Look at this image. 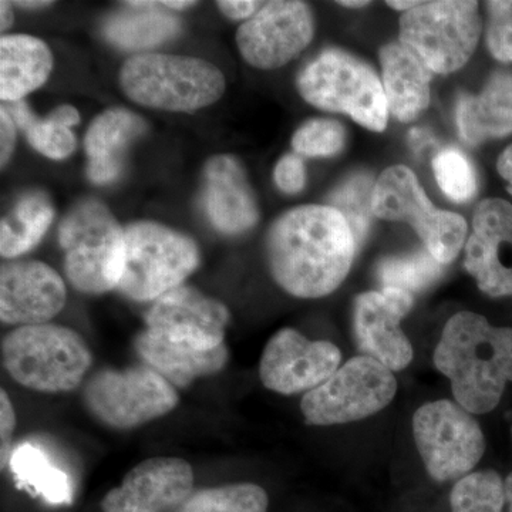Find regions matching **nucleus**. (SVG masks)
<instances>
[{"label":"nucleus","instance_id":"f257e3e1","mask_svg":"<svg viewBox=\"0 0 512 512\" xmlns=\"http://www.w3.org/2000/svg\"><path fill=\"white\" fill-rule=\"evenodd\" d=\"M357 251L348 221L329 205H303L276 220L266 238L269 271L296 298L329 295L345 281Z\"/></svg>","mask_w":512,"mask_h":512},{"label":"nucleus","instance_id":"f03ea898","mask_svg":"<svg viewBox=\"0 0 512 512\" xmlns=\"http://www.w3.org/2000/svg\"><path fill=\"white\" fill-rule=\"evenodd\" d=\"M434 365L464 410L491 412L512 380V328L493 326L478 313H457L443 330Z\"/></svg>","mask_w":512,"mask_h":512},{"label":"nucleus","instance_id":"7ed1b4c3","mask_svg":"<svg viewBox=\"0 0 512 512\" xmlns=\"http://www.w3.org/2000/svg\"><path fill=\"white\" fill-rule=\"evenodd\" d=\"M59 242L64 274L77 291L101 295L117 289L126 268V229L103 202H77L60 222Z\"/></svg>","mask_w":512,"mask_h":512},{"label":"nucleus","instance_id":"20e7f679","mask_svg":"<svg viewBox=\"0 0 512 512\" xmlns=\"http://www.w3.org/2000/svg\"><path fill=\"white\" fill-rule=\"evenodd\" d=\"M120 87L140 106L194 113L221 99L225 76L215 64L198 57L141 53L121 67Z\"/></svg>","mask_w":512,"mask_h":512},{"label":"nucleus","instance_id":"39448f33","mask_svg":"<svg viewBox=\"0 0 512 512\" xmlns=\"http://www.w3.org/2000/svg\"><path fill=\"white\" fill-rule=\"evenodd\" d=\"M2 363L20 386L42 393L72 392L93 365L89 346L66 326H20L2 339Z\"/></svg>","mask_w":512,"mask_h":512},{"label":"nucleus","instance_id":"423d86ee","mask_svg":"<svg viewBox=\"0 0 512 512\" xmlns=\"http://www.w3.org/2000/svg\"><path fill=\"white\" fill-rule=\"evenodd\" d=\"M127 261L116 291L134 302H154L184 285L200 265V249L183 232L138 221L126 228Z\"/></svg>","mask_w":512,"mask_h":512},{"label":"nucleus","instance_id":"0eeeda50","mask_svg":"<svg viewBox=\"0 0 512 512\" xmlns=\"http://www.w3.org/2000/svg\"><path fill=\"white\" fill-rule=\"evenodd\" d=\"M299 93L319 109L349 114L373 131L387 126L389 107L375 70L338 49L320 53L299 74Z\"/></svg>","mask_w":512,"mask_h":512},{"label":"nucleus","instance_id":"6e6552de","mask_svg":"<svg viewBox=\"0 0 512 512\" xmlns=\"http://www.w3.org/2000/svg\"><path fill=\"white\" fill-rule=\"evenodd\" d=\"M480 35L477 2H421L400 19V43L433 73L461 69L473 56Z\"/></svg>","mask_w":512,"mask_h":512},{"label":"nucleus","instance_id":"1a4fd4ad","mask_svg":"<svg viewBox=\"0 0 512 512\" xmlns=\"http://www.w3.org/2000/svg\"><path fill=\"white\" fill-rule=\"evenodd\" d=\"M84 406L111 429L128 430L173 412L180 402L177 389L146 365L101 369L83 390Z\"/></svg>","mask_w":512,"mask_h":512},{"label":"nucleus","instance_id":"9d476101","mask_svg":"<svg viewBox=\"0 0 512 512\" xmlns=\"http://www.w3.org/2000/svg\"><path fill=\"white\" fill-rule=\"evenodd\" d=\"M373 214L382 220L409 222L427 251L444 265L456 259L466 241V220L434 208L416 175L403 165L380 175L373 192Z\"/></svg>","mask_w":512,"mask_h":512},{"label":"nucleus","instance_id":"9b49d317","mask_svg":"<svg viewBox=\"0 0 512 512\" xmlns=\"http://www.w3.org/2000/svg\"><path fill=\"white\" fill-rule=\"evenodd\" d=\"M396 390L392 370L362 355L350 359L325 383L306 393L301 409L311 426L352 423L383 410Z\"/></svg>","mask_w":512,"mask_h":512},{"label":"nucleus","instance_id":"f8f14e48","mask_svg":"<svg viewBox=\"0 0 512 512\" xmlns=\"http://www.w3.org/2000/svg\"><path fill=\"white\" fill-rule=\"evenodd\" d=\"M413 433L427 473L436 481L466 477L484 454L477 421L450 400L421 406L414 414Z\"/></svg>","mask_w":512,"mask_h":512},{"label":"nucleus","instance_id":"ddd939ff","mask_svg":"<svg viewBox=\"0 0 512 512\" xmlns=\"http://www.w3.org/2000/svg\"><path fill=\"white\" fill-rule=\"evenodd\" d=\"M229 318L224 303L181 285L153 302L144 316V330L173 348L211 352L225 345Z\"/></svg>","mask_w":512,"mask_h":512},{"label":"nucleus","instance_id":"4468645a","mask_svg":"<svg viewBox=\"0 0 512 512\" xmlns=\"http://www.w3.org/2000/svg\"><path fill=\"white\" fill-rule=\"evenodd\" d=\"M315 33L312 10L295 0H275L242 23L237 46L249 66L274 70L285 66L312 42Z\"/></svg>","mask_w":512,"mask_h":512},{"label":"nucleus","instance_id":"2eb2a0df","mask_svg":"<svg viewBox=\"0 0 512 512\" xmlns=\"http://www.w3.org/2000/svg\"><path fill=\"white\" fill-rule=\"evenodd\" d=\"M340 350L325 340L306 339L295 329H282L265 346L259 377L266 389L281 394L311 392L339 369Z\"/></svg>","mask_w":512,"mask_h":512},{"label":"nucleus","instance_id":"dca6fc26","mask_svg":"<svg viewBox=\"0 0 512 512\" xmlns=\"http://www.w3.org/2000/svg\"><path fill=\"white\" fill-rule=\"evenodd\" d=\"M413 295L400 289L366 292L355 301V335L363 356L372 357L392 372L406 369L413 348L400 323L413 308Z\"/></svg>","mask_w":512,"mask_h":512},{"label":"nucleus","instance_id":"f3484780","mask_svg":"<svg viewBox=\"0 0 512 512\" xmlns=\"http://www.w3.org/2000/svg\"><path fill=\"white\" fill-rule=\"evenodd\" d=\"M194 493V471L183 458L154 457L128 471L101 503L103 512H170Z\"/></svg>","mask_w":512,"mask_h":512},{"label":"nucleus","instance_id":"a211bd4d","mask_svg":"<svg viewBox=\"0 0 512 512\" xmlns=\"http://www.w3.org/2000/svg\"><path fill=\"white\" fill-rule=\"evenodd\" d=\"M466 269L493 298L512 296V205L501 198L478 204L466 245Z\"/></svg>","mask_w":512,"mask_h":512},{"label":"nucleus","instance_id":"6ab92c4d","mask_svg":"<svg viewBox=\"0 0 512 512\" xmlns=\"http://www.w3.org/2000/svg\"><path fill=\"white\" fill-rule=\"evenodd\" d=\"M66 285L52 266L10 261L0 269V319L5 325L49 323L66 305Z\"/></svg>","mask_w":512,"mask_h":512},{"label":"nucleus","instance_id":"aec40b11","mask_svg":"<svg viewBox=\"0 0 512 512\" xmlns=\"http://www.w3.org/2000/svg\"><path fill=\"white\" fill-rule=\"evenodd\" d=\"M202 205L212 227L221 234L238 235L255 227L258 205L237 158L221 154L205 164Z\"/></svg>","mask_w":512,"mask_h":512},{"label":"nucleus","instance_id":"412c9836","mask_svg":"<svg viewBox=\"0 0 512 512\" xmlns=\"http://www.w3.org/2000/svg\"><path fill=\"white\" fill-rule=\"evenodd\" d=\"M146 130V121L123 107H114L100 113L84 137L89 180L94 184H110L119 180L128 148Z\"/></svg>","mask_w":512,"mask_h":512},{"label":"nucleus","instance_id":"4be33fe9","mask_svg":"<svg viewBox=\"0 0 512 512\" xmlns=\"http://www.w3.org/2000/svg\"><path fill=\"white\" fill-rule=\"evenodd\" d=\"M460 137L484 143L512 133V72L497 70L478 94H463L457 104Z\"/></svg>","mask_w":512,"mask_h":512},{"label":"nucleus","instance_id":"5701e85b","mask_svg":"<svg viewBox=\"0 0 512 512\" xmlns=\"http://www.w3.org/2000/svg\"><path fill=\"white\" fill-rule=\"evenodd\" d=\"M387 107L397 120H416L430 103L433 72L402 43H390L380 52Z\"/></svg>","mask_w":512,"mask_h":512},{"label":"nucleus","instance_id":"b1692460","mask_svg":"<svg viewBox=\"0 0 512 512\" xmlns=\"http://www.w3.org/2000/svg\"><path fill=\"white\" fill-rule=\"evenodd\" d=\"M53 70V55L42 39L8 35L0 39V97L16 103L40 89Z\"/></svg>","mask_w":512,"mask_h":512},{"label":"nucleus","instance_id":"393cba45","mask_svg":"<svg viewBox=\"0 0 512 512\" xmlns=\"http://www.w3.org/2000/svg\"><path fill=\"white\" fill-rule=\"evenodd\" d=\"M134 349L143 365L156 370L174 387H187L195 379L221 372L229 357L225 345L211 352H191L160 342L144 329L134 339Z\"/></svg>","mask_w":512,"mask_h":512},{"label":"nucleus","instance_id":"a878e982","mask_svg":"<svg viewBox=\"0 0 512 512\" xmlns=\"http://www.w3.org/2000/svg\"><path fill=\"white\" fill-rule=\"evenodd\" d=\"M8 466L22 490L42 498L50 505L73 503V480L45 447L22 441L12 450Z\"/></svg>","mask_w":512,"mask_h":512},{"label":"nucleus","instance_id":"bb28decb","mask_svg":"<svg viewBox=\"0 0 512 512\" xmlns=\"http://www.w3.org/2000/svg\"><path fill=\"white\" fill-rule=\"evenodd\" d=\"M104 26L107 39L124 49H148L168 42L181 30L180 19L158 2H128Z\"/></svg>","mask_w":512,"mask_h":512},{"label":"nucleus","instance_id":"cd10ccee","mask_svg":"<svg viewBox=\"0 0 512 512\" xmlns=\"http://www.w3.org/2000/svg\"><path fill=\"white\" fill-rule=\"evenodd\" d=\"M16 126L25 133L30 146L37 153L52 160H64L76 150V136L72 127L80 123V114L73 106L56 107L45 119H39L25 101L6 103Z\"/></svg>","mask_w":512,"mask_h":512},{"label":"nucleus","instance_id":"c85d7f7f","mask_svg":"<svg viewBox=\"0 0 512 512\" xmlns=\"http://www.w3.org/2000/svg\"><path fill=\"white\" fill-rule=\"evenodd\" d=\"M53 220L55 208L45 192H26L0 224V254L6 259L28 254L45 237Z\"/></svg>","mask_w":512,"mask_h":512},{"label":"nucleus","instance_id":"c756f323","mask_svg":"<svg viewBox=\"0 0 512 512\" xmlns=\"http://www.w3.org/2000/svg\"><path fill=\"white\" fill-rule=\"evenodd\" d=\"M444 264L429 251L383 259L377 265V278L383 288L413 293L423 291L443 275Z\"/></svg>","mask_w":512,"mask_h":512},{"label":"nucleus","instance_id":"7c9ffc66","mask_svg":"<svg viewBox=\"0 0 512 512\" xmlns=\"http://www.w3.org/2000/svg\"><path fill=\"white\" fill-rule=\"evenodd\" d=\"M268 494L251 483L222 485L192 493L177 512H266Z\"/></svg>","mask_w":512,"mask_h":512},{"label":"nucleus","instance_id":"2f4dec72","mask_svg":"<svg viewBox=\"0 0 512 512\" xmlns=\"http://www.w3.org/2000/svg\"><path fill=\"white\" fill-rule=\"evenodd\" d=\"M373 178L356 174L348 178L329 197V207L335 208L348 221L357 247L365 241L373 220Z\"/></svg>","mask_w":512,"mask_h":512},{"label":"nucleus","instance_id":"473e14b6","mask_svg":"<svg viewBox=\"0 0 512 512\" xmlns=\"http://www.w3.org/2000/svg\"><path fill=\"white\" fill-rule=\"evenodd\" d=\"M505 483L493 470L461 478L450 495L451 512H503Z\"/></svg>","mask_w":512,"mask_h":512},{"label":"nucleus","instance_id":"72a5a7b5","mask_svg":"<svg viewBox=\"0 0 512 512\" xmlns=\"http://www.w3.org/2000/svg\"><path fill=\"white\" fill-rule=\"evenodd\" d=\"M433 171L441 191L450 200L467 202L476 195L477 178L468 158L454 148H447L433 160Z\"/></svg>","mask_w":512,"mask_h":512},{"label":"nucleus","instance_id":"f704fd0d","mask_svg":"<svg viewBox=\"0 0 512 512\" xmlns=\"http://www.w3.org/2000/svg\"><path fill=\"white\" fill-rule=\"evenodd\" d=\"M345 144L346 133L342 124L326 119L308 121L292 138L293 150L308 157L335 156Z\"/></svg>","mask_w":512,"mask_h":512},{"label":"nucleus","instance_id":"c9c22d12","mask_svg":"<svg viewBox=\"0 0 512 512\" xmlns=\"http://www.w3.org/2000/svg\"><path fill=\"white\" fill-rule=\"evenodd\" d=\"M487 6V45L491 55L512 63V0H494Z\"/></svg>","mask_w":512,"mask_h":512},{"label":"nucleus","instance_id":"e433bc0d","mask_svg":"<svg viewBox=\"0 0 512 512\" xmlns=\"http://www.w3.org/2000/svg\"><path fill=\"white\" fill-rule=\"evenodd\" d=\"M275 183L286 194H298L306 184L305 164L296 154L282 157L275 168Z\"/></svg>","mask_w":512,"mask_h":512},{"label":"nucleus","instance_id":"4c0bfd02","mask_svg":"<svg viewBox=\"0 0 512 512\" xmlns=\"http://www.w3.org/2000/svg\"><path fill=\"white\" fill-rule=\"evenodd\" d=\"M16 430V413L5 390L0 392V461L2 468L8 466L13 450V434Z\"/></svg>","mask_w":512,"mask_h":512},{"label":"nucleus","instance_id":"58836bf2","mask_svg":"<svg viewBox=\"0 0 512 512\" xmlns=\"http://www.w3.org/2000/svg\"><path fill=\"white\" fill-rule=\"evenodd\" d=\"M16 123L8 110L2 106L0 110V163L5 167L16 147Z\"/></svg>","mask_w":512,"mask_h":512},{"label":"nucleus","instance_id":"ea45409f","mask_svg":"<svg viewBox=\"0 0 512 512\" xmlns=\"http://www.w3.org/2000/svg\"><path fill=\"white\" fill-rule=\"evenodd\" d=\"M262 5L264 3L255 2V0H222V2H217L222 15L232 20H245V22L251 19L261 9Z\"/></svg>","mask_w":512,"mask_h":512},{"label":"nucleus","instance_id":"a19ab883","mask_svg":"<svg viewBox=\"0 0 512 512\" xmlns=\"http://www.w3.org/2000/svg\"><path fill=\"white\" fill-rule=\"evenodd\" d=\"M498 173L507 183V190L512 195V146L505 148L503 154L498 158Z\"/></svg>","mask_w":512,"mask_h":512},{"label":"nucleus","instance_id":"79ce46f5","mask_svg":"<svg viewBox=\"0 0 512 512\" xmlns=\"http://www.w3.org/2000/svg\"><path fill=\"white\" fill-rule=\"evenodd\" d=\"M433 141L434 138L431 136L430 131L423 130V128H413L409 136V143L414 151H421L423 148L429 147V144L433 143Z\"/></svg>","mask_w":512,"mask_h":512},{"label":"nucleus","instance_id":"37998d69","mask_svg":"<svg viewBox=\"0 0 512 512\" xmlns=\"http://www.w3.org/2000/svg\"><path fill=\"white\" fill-rule=\"evenodd\" d=\"M13 20H15V15H13L12 3L2 0L0 2V28H2L3 32L10 29V26L13 25Z\"/></svg>","mask_w":512,"mask_h":512},{"label":"nucleus","instance_id":"c03bdc74","mask_svg":"<svg viewBox=\"0 0 512 512\" xmlns=\"http://www.w3.org/2000/svg\"><path fill=\"white\" fill-rule=\"evenodd\" d=\"M167 10H187L197 5V2H188V0H167V2H158Z\"/></svg>","mask_w":512,"mask_h":512},{"label":"nucleus","instance_id":"a18cd8bd","mask_svg":"<svg viewBox=\"0 0 512 512\" xmlns=\"http://www.w3.org/2000/svg\"><path fill=\"white\" fill-rule=\"evenodd\" d=\"M421 2H417V0H412V2H400V0H394V2H387V5L390 8L396 10H404V12H410V10L417 8Z\"/></svg>","mask_w":512,"mask_h":512},{"label":"nucleus","instance_id":"49530a36","mask_svg":"<svg viewBox=\"0 0 512 512\" xmlns=\"http://www.w3.org/2000/svg\"><path fill=\"white\" fill-rule=\"evenodd\" d=\"M15 5L25 9H42L52 5V2H39V0H36V2H15Z\"/></svg>","mask_w":512,"mask_h":512},{"label":"nucleus","instance_id":"de8ad7c7","mask_svg":"<svg viewBox=\"0 0 512 512\" xmlns=\"http://www.w3.org/2000/svg\"><path fill=\"white\" fill-rule=\"evenodd\" d=\"M505 500H507L510 512H512V473L505 480Z\"/></svg>","mask_w":512,"mask_h":512},{"label":"nucleus","instance_id":"09e8293b","mask_svg":"<svg viewBox=\"0 0 512 512\" xmlns=\"http://www.w3.org/2000/svg\"><path fill=\"white\" fill-rule=\"evenodd\" d=\"M340 6H345V8H365V6L369 5V2H359V0H356V2H339Z\"/></svg>","mask_w":512,"mask_h":512}]
</instances>
